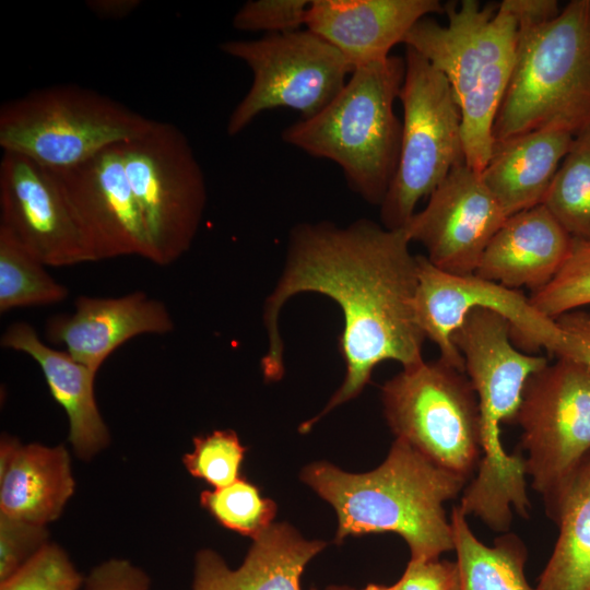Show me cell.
Listing matches in <instances>:
<instances>
[{"label":"cell","instance_id":"6da1fadb","mask_svg":"<svg viewBox=\"0 0 590 590\" xmlns=\"http://www.w3.org/2000/svg\"><path fill=\"white\" fill-rule=\"evenodd\" d=\"M410 243L404 228L388 229L365 219L345 227L303 223L291 232L284 270L264 303L266 380H279L285 370L279 316L291 297L306 292L326 295L339 305L344 320L339 339L344 380L324 409L302 424V433L357 397L380 363L396 361L409 367L423 361L426 337L415 310L417 256L411 253Z\"/></svg>","mask_w":590,"mask_h":590},{"label":"cell","instance_id":"7a4b0ae2","mask_svg":"<svg viewBox=\"0 0 590 590\" xmlns=\"http://www.w3.org/2000/svg\"><path fill=\"white\" fill-rule=\"evenodd\" d=\"M302 481L333 507L338 543L350 535L392 532L406 542L412 560L439 558L455 550L444 505L469 481L401 438L373 471L350 473L322 461L307 465Z\"/></svg>","mask_w":590,"mask_h":590},{"label":"cell","instance_id":"3957f363","mask_svg":"<svg viewBox=\"0 0 590 590\" xmlns=\"http://www.w3.org/2000/svg\"><path fill=\"white\" fill-rule=\"evenodd\" d=\"M514 70L494 144L543 130L576 137L590 127V0H517Z\"/></svg>","mask_w":590,"mask_h":590},{"label":"cell","instance_id":"277c9868","mask_svg":"<svg viewBox=\"0 0 590 590\" xmlns=\"http://www.w3.org/2000/svg\"><path fill=\"white\" fill-rule=\"evenodd\" d=\"M446 25L423 17L403 44L448 80L461 114L464 163L481 174L494 146L495 118L514 70L519 15L517 0L444 4Z\"/></svg>","mask_w":590,"mask_h":590},{"label":"cell","instance_id":"5b68a950","mask_svg":"<svg viewBox=\"0 0 590 590\" xmlns=\"http://www.w3.org/2000/svg\"><path fill=\"white\" fill-rule=\"evenodd\" d=\"M404 74L405 60L400 56L355 69L327 107L285 127L282 140L334 162L354 192L380 205L399 161L402 122L394 102Z\"/></svg>","mask_w":590,"mask_h":590},{"label":"cell","instance_id":"8992f818","mask_svg":"<svg viewBox=\"0 0 590 590\" xmlns=\"http://www.w3.org/2000/svg\"><path fill=\"white\" fill-rule=\"evenodd\" d=\"M154 121L95 91L55 85L1 106L0 146L46 168H68L142 135Z\"/></svg>","mask_w":590,"mask_h":590},{"label":"cell","instance_id":"52a82bcc","mask_svg":"<svg viewBox=\"0 0 590 590\" xmlns=\"http://www.w3.org/2000/svg\"><path fill=\"white\" fill-rule=\"evenodd\" d=\"M387 423L435 464L470 481L481 460L476 392L464 370L424 359L381 387Z\"/></svg>","mask_w":590,"mask_h":590},{"label":"cell","instance_id":"ba28073f","mask_svg":"<svg viewBox=\"0 0 590 590\" xmlns=\"http://www.w3.org/2000/svg\"><path fill=\"white\" fill-rule=\"evenodd\" d=\"M404 60L399 161L379 205L381 225L388 229L404 228L418 201L464 162L461 114L448 80L411 47Z\"/></svg>","mask_w":590,"mask_h":590},{"label":"cell","instance_id":"9c48e42d","mask_svg":"<svg viewBox=\"0 0 590 590\" xmlns=\"http://www.w3.org/2000/svg\"><path fill=\"white\" fill-rule=\"evenodd\" d=\"M127 179L142 217L149 260L167 266L186 253L206 205L202 168L185 133L154 121L142 135L121 143Z\"/></svg>","mask_w":590,"mask_h":590},{"label":"cell","instance_id":"30bf717a","mask_svg":"<svg viewBox=\"0 0 590 590\" xmlns=\"http://www.w3.org/2000/svg\"><path fill=\"white\" fill-rule=\"evenodd\" d=\"M514 423L521 427L527 475L551 518L590 455V367L557 357L526 382Z\"/></svg>","mask_w":590,"mask_h":590},{"label":"cell","instance_id":"8fae6325","mask_svg":"<svg viewBox=\"0 0 590 590\" xmlns=\"http://www.w3.org/2000/svg\"><path fill=\"white\" fill-rule=\"evenodd\" d=\"M220 49L244 61L252 83L229 115V137L241 132L259 114L285 107L310 118L327 107L353 72L343 55L309 31L266 34L257 39H234Z\"/></svg>","mask_w":590,"mask_h":590},{"label":"cell","instance_id":"7c38bea8","mask_svg":"<svg viewBox=\"0 0 590 590\" xmlns=\"http://www.w3.org/2000/svg\"><path fill=\"white\" fill-rule=\"evenodd\" d=\"M415 310L425 337L434 342L445 363L464 370L463 357L451 335L474 307L502 314L511 324V340L528 352L540 347L557 355L564 335L555 319L538 311L520 291L476 276L455 275L434 267L426 256H417ZM465 371V370H464Z\"/></svg>","mask_w":590,"mask_h":590},{"label":"cell","instance_id":"4fadbf2b","mask_svg":"<svg viewBox=\"0 0 590 590\" xmlns=\"http://www.w3.org/2000/svg\"><path fill=\"white\" fill-rule=\"evenodd\" d=\"M506 219L481 175L463 162L450 170L404 229L411 241L424 246L434 267L470 275Z\"/></svg>","mask_w":590,"mask_h":590},{"label":"cell","instance_id":"5bb4252c","mask_svg":"<svg viewBox=\"0 0 590 590\" xmlns=\"http://www.w3.org/2000/svg\"><path fill=\"white\" fill-rule=\"evenodd\" d=\"M0 227L46 267L92 262L84 236L52 173L11 152L0 161Z\"/></svg>","mask_w":590,"mask_h":590},{"label":"cell","instance_id":"9a60e30c","mask_svg":"<svg viewBox=\"0 0 590 590\" xmlns=\"http://www.w3.org/2000/svg\"><path fill=\"white\" fill-rule=\"evenodd\" d=\"M48 169L72 210L92 262L122 256L149 260V244L126 176L121 143L79 165Z\"/></svg>","mask_w":590,"mask_h":590},{"label":"cell","instance_id":"2e32d148","mask_svg":"<svg viewBox=\"0 0 590 590\" xmlns=\"http://www.w3.org/2000/svg\"><path fill=\"white\" fill-rule=\"evenodd\" d=\"M173 329L174 320L165 304L135 291L120 297L78 296L72 314L47 319L45 335L97 373L127 341L141 334L169 333Z\"/></svg>","mask_w":590,"mask_h":590},{"label":"cell","instance_id":"e0dca14e","mask_svg":"<svg viewBox=\"0 0 590 590\" xmlns=\"http://www.w3.org/2000/svg\"><path fill=\"white\" fill-rule=\"evenodd\" d=\"M438 0H311L305 26L333 45L352 70L389 58L410 30Z\"/></svg>","mask_w":590,"mask_h":590},{"label":"cell","instance_id":"ac0fdd59","mask_svg":"<svg viewBox=\"0 0 590 590\" xmlns=\"http://www.w3.org/2000/svg\"><path fill=\"white\" fill-rule=\"evenodd\" d=\"M574 239L544 204L507 216L487 245L475 275L535 293L567 260Z\"/></svg>","mask_w":590,"mask_h":590},{"label":"cell","instance_id":"d6986e66","mask_svg":"<svg viewBox=\"0 0 590 590\" xmlns=\"http://www.w3.org/2000/svg\"><path fill=\"white\" fill-rule=\"evenodd\" d=\"M252 541L244 562L234 569L216 552L199 551L192 590H303L306 566L327 545L303 538L287 523H272Z\"/></svg>","mask_w":590,"mask_h":590},{"label":"cell","instance_id":"ffe728a7","mask_svg":"<svg viewBox=\"0 0 590 590\" xmlns=\"http://www.w3.org/2000/svg\"><path fill=\"white\" fill-rule=\"evenodd\" d=\"M74 491L64 446L23 445L1 436L0 514L46 527L59 518Z\"/></svg>","mask_w":590,"mask_h":590},{"label":"cell","instance_id":"44dd1931","mask_svg":"<svg viewBox=\"0 0 590 590\" xmlns=\"http://www.w3.org/2000/svg\"><path fill=\"white\" fill-rule=\"evenodd\" d=\"M0 344L3 349L27 354L38 364L52 398L68 416L69 441L80 459L90 460L109 445V429L95 400L96 371L67 352L48 346L25 321L11 323Z\"/></svg>","mask_w":590,"mask_h":590},{"label":"cell","instance_id":"7402d4cb","mask_svg":"<svg viewBox=\"0 0 590 590\" xmlns=\"http://www.w3.org/2000/svg\"><path fill=\"white\" fill-rule=\"evenodd\" d=\"M574 138L538 130L494 144L480 175L507 216L543 203Z\"/></svg>","mask_w":590,"mask_h":590},{"label":"cell","instance_id":"603a6c76","mask_svg":"<svg viewBox=\"0 0 590 590\" xmlns=\"http://www.w3.org/2000/svg\"><path fill=\"white\" fill-rule=\"evenodd\" d=\"M559 528L536 590H590V455L564 489L551 516Z\"/></svg>","mask_w":590,"mask_h":590},{"label":"cell","instance_id":"cb8c5ba5","mask_svg":"<svg viewBox=\"0 0 590 590\" xmlns=\"http://www.w3.org/2000/svg\"><path fill=\"white\" fill-rule=\"evenodd\" d=\"M450 522L462 590H536L527 581V550L518 536L505 533L492 546L485 545L458 506L452 508Z\"/></svg>","mask_w":590,"mask_h":590},{"label":"cell","instance_id":"d4e9b609","mask_svg":"<svg viewBox=\"0 0 590 590\" xmlns=\"http://www.w3.org/2000/svg\"><path fill=\"white\" fill-rule=\"evenodd\" d=\"M542 204L574 240L590 243V127L574 138Z\"/></svg>","mask_w":590,"mask_h":590},{"label":"cell","instance_id":"484cf974","mask_svg":"<svg viewBox=\"0 0 590 590\" xmlns=\"http://www.w3.org/2000/svg\"><path fill=\"white\" fill-rule=\"evenodd\" d=\"M5 228L0 227V312L14 308L48 306L69 296L66 285L56 281Z\"/></svg>","mask_w":590,"mask_h":590},{"label":"cell","instance_id":"4316f807","mask_svg":"<svg viewBox=\"0 0 590 590\" xmlns=\"http://www.w3.org/2000/svg\"><path fill=\"white\" fill-rule=\"evenodd\" d=\"M201 506L224 528L252 540L263 533L276 515V505L260 489L239 476L229 485L200 495Z\"/></svg>","mask_w":590,"mask_h":590},{"label":"cell","instance_id":"83f0119b","mask_svg":"<svg viewBox=\"0 0 590 590\" xmlns=\"http://www.w3.org/2000/svg\"><path fill=\"white\" fill-rule=\"evenodd\" d=\"M530 302L551 319L590 305V243L574 240L562 269Z\"/></svg>","mask_w":590,"mask_h":590},{"label":"cell","instance_id":"f1b7e54d","mask_svg":"<svg viewBox=\"0 0 590 590\" xmlns=\"http://www.w3.org/2000/svg\"><path fill=\"white\" fill-rule=\"evenodd\" d=\"M192 442L193 450L182 457V463L193 477L217 488L232 484L240 476L246 447L234 430H214L194 437Z\"/></svg>","mask_w":590,"mask_h":590},{"label":"cell","instance_id":"f546056e","mask_svg":"<svg viewBox=\"0 0 590 590\" xmlns=\"http://www.w3.org/2000/svg\"><path fill=\"white\" fill-rule=\"evenodd\" d=\"M84 578L66 551L49 542L0 581V590H81Z\"/></svg>","mask_w":590,"mask_h":590},{"label":"cell","instance_id":"4dcf8cb0","mask_svg":"<svg viewBox=\"0 0 590 590\" xmlns=\"http://www.w3.org/2000/svg\"><path fill=\"white\" fill-rule=\"evenodd\" d=\"M311 0H249L235 13L232 24L243 32L278 34L305 25Z\"/></svg>","mask_w":590,"mask_h":590},{"label":"cell","instance_id":"1f68e13d","mask_svg":"<svg viewBox=\"0 0 590 590\" xmlns=\"http://www.w3.org/2000/svg\"><path fill=\"white\" fill-rule=\"evenodd\" d=\"M48 543L46 527L0 514V581L15 573Z\"/></svg>","mask_w":590,"mask_h":590},{"label":"cell","instance_id":"d6a6232c","mask_svg":"<svg viewBox=\"0 0 590 590\" xmlns=\"http://www.w3.org/2000/svg\"><path fill=\"white\" fill-rule=\"evenodd\" d=\"M398 590H462L457 560H412L396 582Z\"/></svg>","mask_w":590,"mask_h":590},{"label":"cell","instance_id":"836d02e7","mask_svg":"<svg viewBox=\"0 0 590 590\" xmlns=\"http://www.w3.org/2000/svg\"><path fill=\"white\" fill-rule=\"evenodd\" d=\"M150 578L125 558H110L95 566L84 578L81 590H149Z\"/></svg>","mask_w":590,"mask_h":590},{"label":"cell","instance_id":"e575fe53","mask_svg":"<svg viewBox=\"0 0 590 590\" xmlns=\"http://www.w3.org/2000/svg\"><path fill=\"white\" fill-rule=\"evenodd\" d=\"M564 340L557 357L580 362L590 367V312L574 310L555 319Z\"/></svg>","mask_w":590,"mask_h":590},{"label":"cell","instance_id":"d590c367","mask_svg":"<svg viewBox=\"0 0 590 590\" xmlns=\"http://www.w3.org/2000/svg\"><path fill=\"white\" fill-rule=\"evenodd\" d=\"M141 5L140 0H88L86 7L103 19L119 20L130 15Z\"/></svg>","mask_w":590,"mask_h":590},{"label":"cell","instance_id":"8d00e7d4","mask_svg":"<svg viewBox=\"0 0 590 590\" xmlns=\"http://www.w3.org/2000/svg\"><path fill=\"white\" fill-rule=\"evenodd\" d=\"M326 590H398L397 585H377V583H369L365 588L362 589H354L347 586H330Z\"/></svg>","mask_w":590,"mask_h":590}]
</instances>
